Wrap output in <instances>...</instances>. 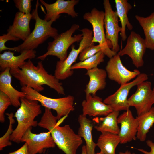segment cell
Segmentation results:
<instances>
[{
    "mask_svg": "<svg viewBox=\"0 0 154 154\" xmlns=\"http://www.w3.org/2000/svg\"><path fill=\"white\" fill-rule=\"evenodd\" d=\"M11 75L18 80L21 86H25L40 92L44 90V85L48 86L58 94L65 95L62 83L54 75L49 74L44 68L42 62L35 66L30 59L19 68L10 69Z\"/></svg>",
    "mask_w": 154,
    "mask_h": 154,
    "instance_id": "cell-1",
    "label": "cell"
},
{
    "mask_svg": "<svg viewBox=\"0 0 154 154\" xmlns=\"http://www.w3.org/2000/svg\"><path fill=\"white\" fill-rule=\"evenodd\" d=\"M57 120L51 110L45 108L38 125L50 132L56 145L65 154H76L77 149L83 143L81 138L69 125L59 126Z\"/></svg>",
    "mask_w": 154,
    "mask_h": 154,
    "instance_id": "cell-2",
    "label": "cell"
},
{
    "mask_svg": "<svg viewBox=\"0 0 154 154\" xmlns=\"http://www.w3.org/2000/svg\"><path fill=\"white\" fill-rule=\"evenodd\" d=\"M20 105L14 115L17 125L10 137V141L17 143L21 142V138L28 129L38 125L35 119L42 113L41 105L38 101L26 98H20Z\"/></svg>",
    "mask_w": 154,
    "mask_h": 154,
    "instance_id": "cell-3",
    "label": "cell"
},
{
    "mask_svg": "<svg viewBox=\"0 0 154 154\" xmlns=\"http://www.w3.org/2000/svg\"><path fill=\"white\" fill-rule=\"evenodd\" d=\"M39 5V1L37 0L35 9L31 13L32 19L35 22L33 30L22 43L15 47V51L21 53L25 50H33L49 37L54 38L58 34L56 29L52 26V21H46L39 17L38 13Z\"/></svg>",
    "mask_w": 154,
    "mask_h": 154,
    "instance_id": "cell-4",
    "label": "cell"
},
{
    "mask_svg": "<svg viewBox=\"0 0 154 154\" xmlns=\"http://www.w3.org/2000/svg\"><path fill=\"white\" fill-rule=\"evenodd\" d=\"M21 91L26 94L25 98L39 102L45 108L55 110L57 120L68 116L74 110V97L71 95L61 98H53L44 96L31 88L22 86Z\"/></svg>",
    "mask_w": 154,
    "mask_h": 154,
    "instance_id": "cell-5",
    "label": "cell"
},
{
    "mask_svg": "<svg viewBox=\"0 0 154 154\" xmlns=\"http://www.w3.org/2000/svg\"><path fill=\"white\" fill-rule=\"evenodd\" d=\"M79 27L78 24H74L68 30L58 34L52 42L48 43L46 52L36 58L43 61L48 56H53L57 57L60 60H64L68 56L67 51L70 46L74 43L80 42L82 39V34L72 36Z\"/></svg>",
    "mask_w": 154,
    "mask_h": 154,
    "instance_id": "cell-6",
    "label": "cell"
},
{
    "mask_svg": "<svg viewBox=\"0 0 154 154\" xmlns=\"http://www.w3.org/2000/svg\"><path fill=\"white\" fill-rule=\"evenodd\" d=\"M83 35L82 39L80 42L78 48L75 46H71V50L67 58L64 61L57 62L54 71V76L59 80H64L71 76L73 73L71 67L77 59L80 52L85 48L94 43H92L93 33L92 30L84 28L80 30Z\"/></svg>",
    "mask_w": 154,
    "mask_h": 154,
    "instance_id": "cell-7",
    "label": "cell"
},
{
    "mask_svg": "<svg viewBox=\"0 0 154 154\" xmlns=\"http://www.w3.org/2000/svg\"><path fill=\"white\" fill-rule=\"evenodd\" d=\"M104 12L94 8L90 12L85 13L83 19L88 21L93 28L92 43L98 42L102 47V51L110 58L117 54L109 47L105 37L104 31Z\"/></svg>",
    "mask_w": 154,
    "mask_h": 154,
    "instance_id": "cell-8",
    "label": "cell"
},
{
    "mask_svg": "<svg viewBox=\"0 0 154 154\" xmlns=\"http://www.w3.org/2000/svg\"><path fill=\"white\" fill-rule=\"evenodd\" d=\"M103 4L105 10L104 24L106 38L110 48L117 53L120 50L119 34L121 31L119 24V20L116 11L112 9L109 0H104Z\"/></svg>",
    "mask_w": 154,
    "mask_h": 154,
    "instance_id": "cell-9",
    "label": "cell"
},
{
    "mask_svg": "<svg viewBox=\"0 0 154 154\" xmlns=\"http://www.w3.org/2000/svg\"><path fill=\"white\" fill-rule=\"evenodd\" d=\"M148 75L144 73H141L132 81L121 85L119 88L113 94L103 100V102L109 106L113 111H126L130 107L127 102V96L132 88L148 79Z\"/></svg>",
    "mask_w": 154,
    "mask_h": 154,
    "instance_id": "cell-10",
    "label": "cell"
},
{
    "mask_svg": "<svg viewBox=\"0 0 154 154\" xmlns=\"http://www.w3.org/2000/svg\"><path fill=\"white\" fill-rule=\"evenodd\" d=\"M135 92L127 99L128 105L134 107L137 116L148 111L154 104V91L149 81L143 82L137 86Z\"/></svg>",
    "mask_w": 154,
    "mask_h": 154,
    "instance_id": "cell-11",
    "label": "cell"
},
{
    "mask_svg": "<svg viewBox=\"0 0 154 154\" xmlns=\"http://www.w3.org/2000/svg\"><path fill=\"white\" fill-rule=\"evenodd\" d=\"M147 47L144 39L134 31H131L128 37L124 48L118 53L119 56H129L133 64L137 68L144 64L143 57Z\"/></svg>",
    "mask_w": 154,
    "mask_h": 154,
    "instance_id": "cell-12",
    "label": "cell"
},
{
    "mask_svg": "<svg viewBox=\"0 0 154 154\" xmlns=\"http://www.w3.org/2000/svg\"><path fill=\"white\" fill-rule=\"evenodd\" d=\"M105 70L110 80L121 85L129 82L141 73L137 69L132 71L127 69L123 64L118 53L110 58Z\"/></svg>",
    "mask_w": 154,
    "mask_h": 154,
    "instance_id": "cell-13",
    "label": "cell"
},
{
    "mask_svg": "<svg viewBox=\"0 0 154 154\" xmlns=\"http://www.w3.org/2000/svg\"><path fill=\"white\" fill-rule=\"evenodd\" d=\"M31 129L27 131L21 140L27 144L31 154L42 153L46 149L55 147L56 145L49 131L35 134L32 133Z\"/></svg>",
    "mask_w": 154,
    "mask_h": 154,
    "instance_id": "cell-14",
    "label": "cell"
},
{
    "mask_svg": "<svg viewBox=\"0 0 154 154\" xmlns=\"http://www.w3.org/2000/svg\"><path fill=\"white\" fill-rule=\"evenodd\" d=\"M40 1L46 10L44 19L46 21H55L62 13L67 14L72 18L78 16V13L75 11L74 7L78 3L79 0H57L51 4L47 3L43 0Z\"/></svg>",
    "mask_w": 154,
    "mask_h": 154,
    "instance_id": "cell-15",
    "label": "cell"
},
{
    "mask_svg": "<svg viewBox=\"0 0 154 154\" xmlns=\"http://www.w3.org/2000/svg\"><path fill=\"white\" fill-rule=\"evenodd\" d=\"M117 122L121 125L118 134L120 138V143L126 144L136 139L139 125L138 121L136 117H134L129 109L119 116Z\"/></svg>",
    "mask_w": 154,
    "mask_h": 154,
    "instance_id": "cell-16",
    "label": "cell"
},
{
    "mask_svg": "<svg viewBox=\"0 0 154 154\" xmlns=\"http://www.w3.org/2000/svg\"><path fill=\"white\" fill-rule=\"evenodd\" d=\"M82 114L90 116H105L113 111L111 108L102 101V99L96 95L86 96V99L81 104Z\"/></svg>",
    "mask_w": 154,
    "mask_h": 154,
    "instance_id": "cell-17",
    "label": "cell"
},
{
    "mask_svg": "<svg viewBox=\"0 0 154 154\" xmlns=\"http://www.w3.org/2000/svg\"><path fill=\"white\" fill-rule=\"evenodd\" d=\"M32 18L31 13L17 12L12 25L7 30V33L24 41L31 33L30 22Z\"/></svg>",
    "mask_w": 154,
    "mask_h": 154,
    "instance_id": "cell-18",
    "label": "cell"
},
{
    "mask_svg": "<svg viewBox=\"0 0 154 154\" xmlns=\"http://www.w3.org/2000/svg\"><path fill=\"white\" fill-rule=\"evenodd\" d=\"M10 68H7L0 74V91L7 95L10 99L12 105L17 108L21 104L20 99L25 98L26 94L23 92L15 88L11 85V75Z\"/></svg>",
    "mask_w": 154,
    "mask_h": 154,
    "instance_id": "cell-19",
    "label": "cell"
},
{
    "mask_svg": "<svg viewBox=\"0 0 154 154\" xmlns=\"http://www.w3.org/2000/svg\"><path fill=\"white\" fill-rule=\"evenodd\" d=\"M36 52L33 50L23 51L18 56L14 55V53L10 50L5 51L0 54V69L3 70L7 68L10 69H17L23 65L27 59L34 58Z\"/></svg>",
    "mask_w": 154,
    "mask_h": 154,
    "instance_id": "cell-20",
    "label": "cell"
},
{
    "mask_svg": "<svg viewBox=\"0 0 154 154\" xmlns=\"http://www.w3.org/2000/svg\"><path fill=\"white\" fill-rule=\"evenodd\" d=\"M85 74L89 78V82L84 90L86 96L89 94L96 95L98 91L105 88L107 76L105 70L97 67L87 70Z\"/></svg>",
    "mask_w": 154,
    "mask_h": 154,
    "instance_id": "cell-21",
    "label": "cell"
},
{
    "mask_svg": "<svg viewBox=\"0 0 154 154\" xmlns=\"http://www.w3.org/2000/svg\"><path fill=\"white\" fill-rule=\"evenodd\" d=\"M78 119L80 126L78 134L85 141L87 154H96L95 149L97 145L94 142L92 134L93 123L82 114L79 115Z\"/></svg>",
    "mask_w": 154,
    "mask_h": 154,
    "instance_id": "cell-22",
    "label": "cell"
},
{
    "mask_svg": "<svg viewBox=\"0 0 154 154\" xmlns=\"http://www.w3.org/2000/svg\"><path fill=\"white\" fill-rule=\"evenodd\" d=\"M114 2L116 9V11L121 23L120 35L122 40L124 41L127 38L126 27L130 30H131L133 28V25L130 22L127 16L128 12L132 7L127 0H115Z\"/></svg>",
    "mask_w": 154,
    "mask_h": 154,
    "instance_id": "cell-23",
    "label": "cell"
},
{
    "mask_svg": "<svg viewBox=\"0 0 154 154\" xmlns=\"http://www.w3.org/2000/svg\"><path fill=\"white\" fill-rule=\"evenodd\" d=\"M119 112L113 111L106 116L100 117L94 128L101 133L108 132L118 135L120 131L117 122Z\"/></svg>",
    "mask_w": 154,
    "mask_h": 154,
    "instance_id": "cell-24",
    "label": "cell"
},
{
    "mask_svg": "<svg viewBox=\"0 0 154 154\" xmlns=\"http://www.w3.org/2000/svg\"><path fill=\"white\" fill-rule=\"evenodd\" d=\"M120 142L118 135L105 132L101 133L96 143L102 154H116V149Z\"/></svg>",
    "mask_w": 154,
    "mask_h": 154,
    "instance_id": "cell-25",
    "label": "cell"
},
{
    "mask_svg": "<svg viewBox=\"0 0 154 154\" xmlns=\"http://www.w3.org/2000/svg\"><path fill=\"white\" fill-rule=\"evenodd\" d=\"M135 18L143 30L147 48L154 50V12L146 17L136 15Z\"/></svg>",
    "mask_w": 154,
    "mask_h": 154,
    "instance_id": "cell-26",
    "label": "cell"
},
{
    "mask_svg": "<svg viewBox=\"0 0 154 154\" xmlns=\"http://www.w3.org/2000/svg\"><path fill=\"white\" fill-rule=\"evenodd\" d=\"M136 117L139 124L136 137L140 141L143 142L145 140L147 133L154 123V107Z\"/></svg>",
    "mask_w": 154,
    "mask_h": 154,
    "instance_id": "cell-27",
    "label": "cell"
},
{
    "mask_svg": "<svg viewBox=\"0 0 154 154\" xmlns=\"http://www.w3.org/2000/svg\"><path fill=\"white\" fill-rule=\"evenodd\" d=\"M105 55L100 50L94 56L82 61L75 63L71 67V70L84 69L88 70L96 67L104 61Z\"/></svg>",
    "mask_w": 154,
    "mask_h": 154,
    "instance_id": "cell-28",
    "label": "cell"
},
{
    "mask_svg": "<svg viewBox=\"0 0 154 154\" xmlns=\"http://www.w3.org/2000/svg\"><path fill=\"white\" fill-rule=\"evenodd\" d=\"M9 120V125L8 129L5 134L0 138V150L1 151L3 149L8 146L11 145L12 143L10 140V136L13 132V125L15 122L13 119L14 115L13 113H6Z\"/></svg>",
    "mask_w": 154,
    "mask_h": 154,
    "instance_id": "cell-29",
    "label": "cell"
},
{
    "mask_svg": "<svg viewBox=\"0 0 154 154\" xmlns=\"http://www.w3.org/2000/svg\"><path fill=\"white\" fill-rule=\"evenodd\" d=\"M102 50L101 46L99 44L95 45L94 44L85 48L80 53L79 58L80 61H82L94 55Z\"/></svg>",
    "mask_w": 154,
    "mask_h": 154,
    "instance_id": "cell-30",
    "label": "cell"
},
{
    "mask_svg": "<svg viewBox=\"0 0 154 154\" xmlns=\"http://www.w3.org/2000/svg\"><path fill=\"white\" fill-rule=\"evenodd\" d=\"M11 105V100L8 96L0 91V121L1 123L5 122L4 113L8 106Z\"/></svg>",
    "mask_w": 154,
    "mask_h": 154,
    "instance_id": "cell-31",
    "label": "cell"
},
{
    "mask_svg": "<svg viewBox=\"0 0 154 154\" xmlns=\"http://www.w3.org/2000/svg\"><path fill=\"white\" fill-rule=\"evenodd\" d=\"M19 40V39L13 36L8 33L1 36H0V52H1L6 50L15 51V47L12 48L7 47L5 46V43L9 40L17 41Z\"/></svg>",
    "mask_w": 154,
    "mask_h": 154,
    "instance_id": "cell-32",
    "label": "cell"
},
{
    "mask_svg": "<svg viewBox=\"0 0 154 154\" xmlns=\"http://www.w3.org/2000/svg\"><path fill=\"white\" fill-rule=\"evenodd\" d=\"M16 7L20 12L24 13H30L31 5V0H14Z\"/></svg>",
    "mask_w": 154,
    "mask_h": 154,
    "instance_id": "cell-33",
    "label": "cell"
},
{
    "mask_svg": "<svg viewBox=\"0 0 154 154\" xmlns=\"http://www.w3.org/2000/svg\"><path fill=\"white\" fill-rule=\"evenodd\" d=\"M7 154H31L28 149L27 144L25 143L17 150L12 152H9Z\"/></svg>",
    "mask_w": 154,
    "mask_h": 154,
    "instance_id": "cell-34",
    "label": "cell"
},
{
    "mask_svg": "<svg viewBox=\"0 0 154 154\" xmlns=\"http://www.w3.org/2000/svg\"><path fill=\"white\" fill-rule=\"evenodd\" d=\"M146 142L147 146L151 148V150L150 152L141 149H136L144 154H154V143L151 140H148Z\"/></svg>",
    "mask_w": 154,
    "mask_h": 154,
    "instance_id": "cell-35",
    "label": "cell"
},
{
    "mask_svg": "<svg viewBox=\"0 0 154 154\" xmlns=\"http://www.w3.org/2000/svg\"><path fill=\"white\" fill-rule=\"evenodd\" d=\"M81 154H87L86 145H83L81 149Z\"/></svg>",
    "mask_w": 154,
    "mask_h": 154,
    "instance_id": "cell-36",
    "label": "cell"
},
{
    "mask_svg": "<svg viewBox=\"0 0 154 154\" xmlns=\"http://www.w3.org/2000/svg\"><path fill=\"white\" fill-rule=\"evenodd\" d=\"M118 154H136L135 153H131L130 151L128 150H127L125 152H120Z\"/></svg>",
    "mask_w": 154,
    "mask_h": 154,
    "instance_id": "cell-37",
    "label": "cell"
},
{
    "mask_svg": "<svg viewBox=\"0 0 154 154\" xmlns=\"http://www.w3.org/2000/svg\"><path fill=\"white\" fill-rule=\"evenodd\" d=\"M96 154H102L100 152H97L96 153Z\"/></svg>",
    "mask_w": 154,
    "mask_h": 154,
    "instance_id": "cell-38",
    "label": "cell"
},
{
    "mask_svg": "<svg viewBox=\"0 0 154 154\" xmlns=\"http://www.w3.org/2000/svg\"><path fill=\"white\" fill-rule=\"evenodd\" d=\"M153 91H154V87H153Z\"/></svg>",
    "mask_w": 154,
    "mask_h": 154,
    "instance_id": "cell-39",
    "label": "cell"
},
{
    "mask_svg": "<svg viewBox=\"0 0 154 154\" xmlns=\"http://www.w3.org/2000/svg\"><path fill=\"white\" fill-rule=\"evenodd\" d=\"M43 154H45V153H43Z\"/></svg>",
    "mask_w": 154,
    "mask_h": 154,
    "instance_id": "cell-40",
    "label": "cell"
}]
</instances>
